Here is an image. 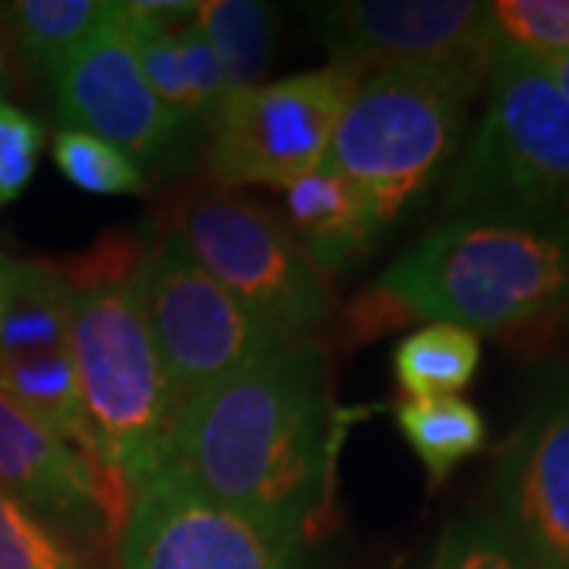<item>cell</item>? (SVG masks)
Here are the masks:
<instances>
[{
	"instance_id": "cell-1",
	"label": "cell",
	"mask_w": 569,
	"mask_h": 569,
	"mask_svg": "<svg viewBox=\"0 0 569 569\" xmlns=\"http://www.w3.org/2000/svg\"><path fill=\"white\" fill-rule=\"evenodd\" d=\"M336 415L326 351L284 342L181 406L168 468L234 507L317 541L332 526Z\"/></svg>"
},
{
	"instance_id": "cell-2",
	"label": "cell",
	"mask_w": 569,
	"mask_h": 569,
	"mask_svg": "<svg viewBox=\"0 0 569 569\" xmlns=\"http://www.w3.org/2000/svg\"><path fill=\"white\" fill-rule=\"evenodd\" d=\"M142 257L133 234H108L58 266L70 288V361L96 459L130 500L168 468L178 418L142 317Z\"/></svg>"
},
{
	"instance_id": "cell-3",
	"label": "cell",
	"mask_w": 569,
	"mask_h": 569,
	"mask_svg": "<svg viewBox=\"0 0 569 569\" xmlns=\"http://www.w3.org/2000/svg\"><path fill=\"white\" fill-rule=\"evenodd\" d=\"M373 284L418 320L548 342L569 332V219L449 216Z\"/></svg>"
},
{
	"instance_id": "cell-4",
	"label": "cell",
	"mask_w": 569,
	"mask_h": 569,
	"mask_svg": "<svg viewBox=\"0 0 569 569\" xmlns=\"http://www.w3.org/2000/svg\"><path fill=\"white\" fill-rule=\"evenodd\" d=\"M569 219V99L535 54L500 44L488 108L456 156L443 216Z\"/></svg>"
},
{
	"instance_id": "cell-5",
	"label": "cell",
	"mask_w": 569,
	"mask_h": 569,
	"mask_svg": "<svg viewBox=\"0 0 569 569\" xmlns=\"http://www.w3.org/2000/svg\"><path fill=\"white\" fill-rule=\"evenodd\" d=\"M475 96L462 82L433 73H373L351 92L326 164L365 193L387 231L456 162Z\"/></svg>"
},
{
	"instance_id": "cell-6",
	"label": "cell",
	"mask_w": 569,
	"mask_h": 569,
	"mask_svg": "<svg viewBox=\"0 0 569 569\" xmlns=\"http://www.w3.org/2000/svg\"><path fill=\"white\" fill-rule=\"evenodd\" d=\"M197 263L284 342L310 339L329 320L336 295L284 222L231 190L190 197L174 228Z\"/></svg>"
},
{
	"instance_id": "cell-7",
	"label": "cell",
	"mask_w": 569,
	"mask_h": 569,
	"mask_svg": "<svg viewBox=\"0 0 569 569\" xmlns=\"http://www.w3.org/2000/svg\"><path fill=\"white\" fill-rule=\"evenodd\" d=\"M140 301L178 411L209 387L284 346V339L197 263L174 231L146 247Z\"/></svg>"
},
{
	"instance_id": "cell-8",
	"label": "cell",
	"mask_w": 569,
	"mask_h": 569,
	"mask_svg": "<svg viewBox=\"0 0 569 569\" xmlns=\"http://www.w3.org/2000/svg\"><path fill=\"white\" fill-rule=\"evenodd\" d=\"M358 82L323 67L228 92L206 121V164L222 190L288 187L326 162L336 123Z\"/></svg>"
},
{
	"instance_id": "cell-9",
	"label": "cell",
	"mask_w": 569,
	"mask_h": 569,
	"mask_svg": "<svg viewBox=\"0 0 569 569\" xmlns=\"http://www.w3.org/2000/svg\"><path fill=\"white\" fill-rule=\"evenodd\" d=\"M313 20L332 67L355 80L411 70L481 92L500 51L490 3L478 0H339Z\"/></svg>"
},
{
	"instance_id": "cell-10",
	"label": "cell",
	"mask_w": 569,
	"mask_h": 569,
	"mask_svg": "<svg viewBox=\"0 0 569 569\" xmlns=\"http://www.w3.org/2000/svg\"><path fill=\"white\" fill-rule=\"evenodd\" d=\"M118 569H313L310 541L224 507L164 468L130 500Z\"/></svg>"
},
{
	"instance_id": "cell-11",
	"label": "cell",
	"mask_w": 569,
	"mask_h": 569,
	"mask_svg": "<svg viewBox=\"0 0 569 569\" xmlns=\"http://www.w3.org/2000/svg\"><path fill=\"white\" fill-rule=\"evenodd\" d=\"M63 130H82L118 146L140 171H164L190 159L200 127L149 89L123 39L118 17L58 67L51 77Z\"/></svg>"
},
{
	"instance_id": "cell-12",
	"label": "cell",
	"mask_w": 569,
	"mask_h": 569,
	"mask_svg": "<svg viewBox=\"0 0 569 569\" xmlns=\"http://www.w3.org/2000/svg\"><path fill=\"white\" fill-rule=\"evenodd\" d=\"M0 490L20 500L73 548L118 545L130 497L102 466L32 421L0 392Z\"/></svg>"
},
{
	"instance_id": "cell-13",
	"label": "cell",
	"mask_w": 569,
	"mask_h": 569,
	"mask_svg": "<svg viewBox=\"0 0 569 569\" xmlns=\"http://www.w3.org/2000/svg\"><path fill=\"white\" fill-rule=\"evenodd\" d=\"M493 519L538 569H569V377L531 399L490 478Z\"/></svg>"
},
{
	"instance_id": "cell-14",
	"label": "cell",
	"mask_w": 569,
	"mask_h": 569,
	"mask_svg": "<svg viewBox=\"0 0 569 569\" xmlns=\"http://www.w3.org/2000/svg\"><path fill=\"white\" fill-rule=\"evenodd\" d=\"M282 209L284 228L329 279L365 260L383 234L365 193L326 162L282 187Z\"/></svg>"
},
{
	"instance_id": "cell-15",
	"label": "cell",
	"mask_w": 569,
	"mask_h": 569,
	"mask_svg": "<svg viewBox=\"0 0 569 569\" xmlns=\"http://www.w3.org/2000/svg\"><path fill=\"white\" fill-rule=\"evenodd\" d=\"M70 355V288L58 266L0 250V361Z\"/></svg>"
},
{
	"instance_id": "cell-16",
	"label": "cell",
	"mask_w": 569,
	"mask_h": 569,
	"mask_svg": "<svg viewBox=\"0 0 569 569\" xmlns=\"http://www.w3.org/2000/svg\"><path fill=\"white\" fill-rule=\"evenodd\" d=\"M0 10L20 61L41 77H54L82 41L118 17V3L104 0H17Z\"/></svg>"
},
{
	"instance_id": "cell-17",
	"label": "cell",
	"mask_w": 569,
	"mask_h": 569,
	"mask_svg": "<svg viewBox=\"0 0 569 569\" xmlns=\"http://www.w3.org/2000/svg\"><path fill=\"white\" fill-rule=\"evenodd\" d=\"M396 425L425 466L430 490L443 488L456 468L488 447V421L462 396L406 399L396 408Z\"/></svg>"
},
{
	"instance_id": "cell-18",
	"label": "cell",
	"mask_w": 569,
	"mask_h": 569,
	"mask_svg": "<svg viewBox=\"0 0 569 569\" xmlns=\"http://www.w3.org/2000/svg\"><path fill=\"white\" fill-rule=\"evenodd\" d=\"M481 367V336L456 323H427L392 348L396 383L406 399L456 396Z\"/></svg>"
},
{
	"instance_id": "cell-19",
	"label": "cell",
	"mask_w": 569,
	"mask_h": 569,
	"mask_svg": "<svg viewBox=\"0 0 569 569\" xmlns=\"http://www.w3.org/2000/svg\"><path fill=\"white\" fill-rule=\"evenodd\" d=\"M197 22L222 63L224 89L260 86L276 51V7L260 0H206L197 3Z\"/></svg>"
},
{
	"instance_id": "cell-20",
	"label": "cell",
	"mask_w": 569,
	"mask_h": 569,
	"mask_svg": "<svg viewBox=\"0 0 569 569\" xmlns=\"http://www.w3.org/2000/svg\"><path fill=\"white\" fill-rule=\"evenodd\" d=\"M54 164L67 181L82 193L96 197H140L146 193V174L118 146L82 130H61L51 140Z\"/></svg>"
},
{
	"instance_id": "cell-21",
	"label": "cell",
	"mask_w": 569,
	"mask_h": 569,
	"mask_svg": "<svg viewBox=\"0 0 569 569\" xmlns=\"http://www.w3.org/2000/svg\"><path fill=\"white\" fill-rule=\"evenodd\" d=\"M425 569H538L490 512H462L437 535Z\"/></svg>"
},
{
	"instance_id": "cell-22",
	"label": "cell",
	"mask_w": 569,
	"mask_h": 569,
	"mask_svg": "<svg viewBox=\"0 0 569 569\" xmlns=\"http://www.w3.org/2000/svg\"><path fill=\"white\" fill-rule=\"evenodd\" d=\"M0 569H89L82 553L0 490Z\"/></svg>"
},
{
	"instance_id": "cell-23",
	"label": "cell",
	"mask_w": 569,
	"mask_h": 569,
	"mask_svg": "<svg viewBox=\"0 0 569 569\" xmlns=\"http://www.w3.org/2000/svg\"><path fill=\"white\" fill-rule=\"evenodd\" d=\"M490 13L500 44L538 58L569 51V0H497Z\"/></svg>"
},
{
	"instance_id": "cell-24",
	"label": "cell",
	"mask_w": 569,
	"mask_h": 569,
	"mask_svg": "<svg viewBox=\"0 0 569 569\" xmlns=\"http://www.w3.org/2000/svg\"><path fill=\"white\" fill-rule=\"evenodd\" d=\"M44 127L13 102L0 99V206L26 193L39 171Z\"/></svg>"
},
{
	"instance_id": "cell-25",
	"label": "cell",
	"mask_w": 569,
	"mask_h": 569,
	"mask_svg": "<svg viewBox=\"0 0 569 569\" xmlns=\"http://www.w3.org/2000/svg\"><path fill=\"white\" fill-rule=\"evenodd\" d=\"M415 320L418 317L396 295L383 291L380 284H370L365 295L355 298V305L342 313V339L351 346H358V342L365 346L389 329H402Z\"/></svg>"
},
{
	"instance_id": "cell-26",
	"label": "cell",
	"mask_w": 569,
	"mask_h": 569,
	"mask_svg": "<svg viewBox=\"0 0 569 569\" xmlns=\"http://www.w3.org/2000/svg\"><path fill=\"white\" fill-rule=\"evenodd\" d=\"M535 58H538V54H535ZM538 63L548 70L550 80L557 82V86H560V92L569 99V51H560V54H541Z\"/></svg>"
},
{
	"instance_id": "cell-27",
	"label": "cell",
	"mask_w": 569,
	"mask_h": 569,
	"mask_svg": "<svg viewBox=\"0 0 569 569\" xmlns=\"http://www.w3.org/2000/svg\"><path fill=\"white\" fill-rule=\"evenodd\" d=\"M0 92H3V48H0ZM3 99V96H0Z\"/></svg>"
}]
</instances>
